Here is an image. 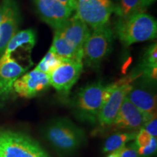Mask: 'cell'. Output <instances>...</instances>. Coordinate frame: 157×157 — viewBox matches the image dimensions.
<instances>
[{
    "instance_id": "cell-3",
    "label": "cell",
    "mask_w": 157,
    "mask_h": 157,
    "mask_svg": "<svg viewBox=\"0 0 157 157\" xmlns=\"http://www.w3.org/2000/svg\"><path fill=\"white\" fill-rule=\"evenodd\" d=\"M105 86L101 82L90 84L80 89L72 98L71 106L78 120L90 124L98 122L103 106V92Z\"/></svg>"
},
{
    "instance_id": "cell-16",
    "label": "cell",
    "mask_w": 157,
    "mask_h": 157,
    "mask_svg": "<svg viewBox=\"0 0 157 157\" xmlns=\"http://www.w3.org/2000/svg\"><path fill=\"white\" fill-rule=\"evenodd\" d=\"M36 33L32 29L18 31L12 37L3 52V56H11L18 50L31 53L36 42Z\"/></svg>"
},
{
    "instance_id": "cell-9",
    "label": "cell",
    "mask_w": 157,
    "mask_h": 157,
    "mask_svg": "<svg viewBox=\"0 0 157 157\" xmlns=\"http://www.w3.org/2000/svg\"><path fill=\"white\" fill-rule=\"evenodd\" d=\"M132 88L127 98L140 111L151 115L156 114V82L140 78L138 82H132Z\"/></svg>"
},
{
    "instance_id": "cell-8",
    "label": "cell",
    "mask_w": 157,
    "mask_h": 157,
    "mask_svg": "<svg viewBox=\"0 0 157 157\" xmlns=\"http://www.w3.org/2000/svg\"><path fill=\"white\" fill-rule=\"evenodd\" d=\"M83 62L63 60L62 63L49 74L50 83L59 93L68 95L83 71Z\"/></svg>"
},
{
    "instance_id": "cell-1",
    "label": "cell",
    "mask_w": 157,
    "mask_h": 157,
    "mask_svg": "<svg viewBox=\"0 0 157 157\" xmlns=\"http://www.w3.org/2000/svg\"><path fill=\"white\" fill-rule=\"evenodd\" d=\"M44 140L60 156H67L78 150L86 141L84 131L67 118H57L42 129Z\"/></svg>"
},
{
    "instance_id": "cell-19",
    "label": "cell",
    "mask_w": 157,
    "mask_h": 157,
    "mask_svg": "<svg viewBox=\"0 0 157 157\" xmlns=\"http://www.w3.org/2000/svg\"><path fill=\"white\" fill-rule=\"evenodd\" d=\"M138 131H130L127 132L116 133L108 137L104 143L103 152H113L125 146L127 143L134 140Z\"/></svg>"
},
{
    "instance_id": "cell-29",
    "label": "cell",
    "mask_w": 157,
    "mask_h": 157,
    "mask_svg": "<svg viewBox=\"0 0 157 157\" xmlns=\"http://www.w3.org/2000/svg\"><path fill=\"white\" fill-rule=\"evenodd\" d=\"M37 157H49V156H48V154H47L44 151H42L39 154V156Z\"/></svg>"
},
{
    "instance_id": "cell-4",
    "label": "cell",
    "mask_w": 157,
    "mask_h": 157,
    "mask_svg": "<svg viewBox=\"0 0 157 157\" xmlns=\"http://www.w3.org/2000/svg\"><path fill=\"white\" fill-rule=\"evenodd\" d=\"M114 40L113 31L109 25L93 30L83 45V64L97 68L109 56Z\"/></svg>"
},
{
    "instance_id": "cell-7",
    "label": "cell",
    "mask_w": 157,
    "mask_h": 157,
    "mask_svg": "<svg viewBox=\"0 0 157 157\" xmlns=\"http://www.w3.org/2000/svg\"><path fill=\"white\" fill-rule=\"evenodd\" d=\"M132 82L130 75L117 82L118 86L103 104L98 115V122L101 127L110 126L114 122L123 101L132 88Z\"/></svg>"
},
{
    "instance_id": "cell-12",
    "label": "cell",
    "mask_w": 157,
    "mask_h": 157,
    "mask_svg": "<svg viewBox=\"0 0 157 157\" xmlns=\"http://www.w3.org/2000/svg\"><path fill=\"white\" fill-rule=\"evenodd\" d=\"M154 115L140 111L126 96L112 125L118 129L138 131L143 129Z\"/></svg>"
},
{
    "instance_id": "cell-23",
    "label": "cell",
    "mask_w": 157,
    "mask_h": 157,
    "mask_svg": "<svg viewBox=\"0 0 157 157\" xmlns=\"http://www.w3.org/2000/svg\"><path fill=\"white\" fill-rule=\"evenodd\" d=\"M152 136H151L150 134L146 132L144 129H141L139 130L136 136V144L138 147L145 146L148 145L151 142Z\"/></svg>"
},
{
    "instance_id": "cell-17",
    "label": "cell",
    "mask_w": 157,
    "mask_h": 157,
    "mask_svg": "<svg viewBox=\"0 0 157 157\" xmlns=\"http://www.w3.org/2000/svg\"><path fill=\"white\" fill-rule=\"evenodd\" d=\"M50 50L63 60H71L83 62V50H77L71 46L66 39L55 33Z\"/></svg>"
},
{
    "instance_id": "cell-28",
    "label": "cell",
    "mask_w": 157,
    "mask_h": 157,
    "mask_svg": "<svg viewBox=\"0 0 157 157\" xmlns=\"http://www.w3.org/2000/svg\"><path fill=\"white\" fill-rule=\"evenodd\" d=\"M119 153H120V149L113 151L111 154L109 155L107 157H119Z\"/></svg>"
},
{
    "instance_id": "cell-2",
    "label": "cell",
    "mask_w": 157,
    "mask_h": 157,
    "mask_svg": "<svg viewBox=\"0 0 157 157\" xmlns=\"http://www.w3.org/2000/svg\"><path fill=\"white\" fill-rule=\"evenodd\" d=\"M115 32L124 46L156 38V20L144 13H137L126 18H119Z\"/></svg>"
},
{
    "instance_id": "cell-21",
    "label": "cell",
    "mask_w": 157,
    "mask_h": 157,
    "mask_svg": "<svg viewBox=\"0 0 157 157\" xmlns=\"http://www.w3.org/2000/svg\"><path fill=\"white\" fill-rule=\"evenodd\" d=\"M157 140L156 137H152L151 142L145 146L139 147L138 154L140 157H151L156 151Z\"/></svg>"
},
{
    "instance_id": "cell-15",
    "label": "cell",
    "mask_w": 157,
    "mask_h": 157,
    "mask_svg": "<svg viewBox=\"0 0 157 157\" xmlns=\"http://www.w3.org/2000/svg\"><path fill=\"white\" fill-rule=\"evenodd\" d=\"M87 24L76 17H69L60 29L55 31L77 50H83V45L90 34Z\"/></svg>"
},
{
    "instance_id": "cell-6",
    "label": "cell",
    "mask_w": 157,
    "mask_h": 157,
    "mask_svg": "<svg viewBox=\"0 0 157 157\" xmlns=\"http://www.w3.org/2000/svg\"><path fill=\"white\" fill-rule=\"evenodd\" d=\"M74 17L93 30L107 25L113 13L111 0H76Z\"/></svg>"
},
{
    "instance_id": "cell-11",
    "label": "cell",
    "mask_w": 157,
    "mask_h": 157,
    "mask_svg": "<svg viewBox=\"0 0 157 157\" xmlns=\"http://www.w3.org/2000/svg\"><path fill=\"white\" fill-rule=\"evenodd\" d=\"M13 56H2L0 58V102H5L14 93L13 84L17 78L26 71Z\"/></svg>"
},
{
    "instance_id": "cell-14",
    "label": "cell",
    "mask_w": 157,
    "mask_h": 157,
    "mask_svg": "<svg viewBox=\"0 0 157 157\" xmlns=\"http://www.w3.org/2000/svg\"><path fill=\"white\" fill-rule=\"evenodd\" d=\"M21 13L15 0H6V9L0 23V54L3 53L12 37L17 32Z\"/></svg>"
},
{
    "instance_id": "cell-22",
    "label": "cell",
    "mask_w": 157,
    "mask_h": 157,
    "mask_svg": "<svg viewBox=\"0 0 157 157\" xmlns=\"http://www.w3.org/2000/svg\"><path fill=\"white\" fill-rule=\"evenodd\" d=\"M138 148L135 142H132L124 146L120 149L119 157H140L138 154Z\"/></svg>"
},
{
    "instance_id": "cell-27",
    "label": "cell",
    "mask_w": 157,
    "mask_h": 157,
    "mask_svg": "<svg viewBox=\"0 0 157 157\" xmlns=\"http://www.w3.org/2000/svg\"><path fill=\"white\" fill-rule=\"evenodd\" d=\"M156 0H143V7H144L145 10H146L147 7H149L150 5H151L153 3L155 2Z\"/></svg>"
},
{
    "instance_id": "cell-5",
    "label": "cell",
    "mask_w": 157,
    "mask_h": 157,
    "mask_svg": "<svg viewBox=\"0 0 157 157\" xmlns=\"http://www.w3.org/2000/svg\"><path fill=\"white\" fill-rule=\"evenodd\" d=\"M42 151L29 135L0 129V157H37Z\"/></svg>"
},
{
    "instance_id": "cell-26",
    "label": "cell",
    "mask_w": 157,
    "mask_h": 157,
    "mask_svg": "<svg viewBox=\"0 0 157 157\" xmlns=\"http://www.w3.org/2000/svg\"><path fill=\"white\" fill-rule=\"evenodd\" d=\"M6 9V0H2L0 3V23L2 21Z\"/></svg>"
},
{
    "instance_id": "cell-24",
    "label": "cell",
    "mask_w": 157,
    "mask_h": 157,
    "mask_svg": "<svg viewBox=\"0 0 157 157\" xmlns=\"http://www.w3.org/2000/svg\"><path fill=\"white\" fill-rule=\"evenodd\" d=\"M144 129L147 132L150 134L151 136L156 137L157 135V120H156V114H155L151 119L146 124Z\"/></svg>"
},
{
    "instance_id": "cell-20",
    "label": "cell",
    "mask_w": 157,
    "mask_h": 157,
    "mask_svg": "<svg viewBox=\"0 0 157 157\" xmlns=\"http://www.w3.org/2000/svg\"><path fill=\"white\" fill-rule=\"evenodd\" d=\"M63 59L56 55L52 50H50L48 52L41 60L35 69L43 72L47 74H50L58 68L62 63Z\"/></svg>"
},
{
    "instance_id": "cell-25",
    "label": "cell",
    "mask_w": 157,
    "mask_h": 157,
    "mask_svg": "<svg viewBox=\"0 0 157 157\" xmlns=\"http://www.w3.org/2000/svg\"><path fill=\"white\" fill-rule=\"evenodd\" d=\"M57 1L72 12L75 10L76 0H57Z\"/></svg>"
},
{
    "instance_id": "cell-13",
    "label": "cell",
    "mask_w": 157,
    "mask_h": 157,
    "mask_svg": "<svg viewBox=\"0 0 157 157\" xmlns=\"http://www.w3.org/2000/svg\"><path fill=\"white\" fill-rule=\"evenodd\" d=\"M41 19L55 31L58 30L71 17L72 11L57 0H34Z\"/></svg>"
},
{
    "instance_id": "cell-10",
    "label": "cell",
    "mask_w": 157,
    "mask_h": 157,
    "mask_svg": "<svg viewBox=\"0 0 157 157\" xmlns=\"http://www.w3.org/2000/svg\"><path fill=\"white\" fill-rule=\"evenodd\" d=\"M50 86L48 74L34 69L17 78L13 84V90L20 97L31 98L44 93Z\"/></svg>"
},
{
    "instance_id": "cell-18",
    "label": "cell",
    "mask_w": 157,
    "mask_h": 157,
    "mask_svg": "<svg viewBox=\"0 0 157 157\" xmlns=\"http://www.w3.org/2000/svg\"><path fill=\"white\" fill-rule=\"evenodd\" d=\"M111 2L113 4V13L119 18H126L145 10L143 0H111Z\"/></svg>"
}]
</instances>
